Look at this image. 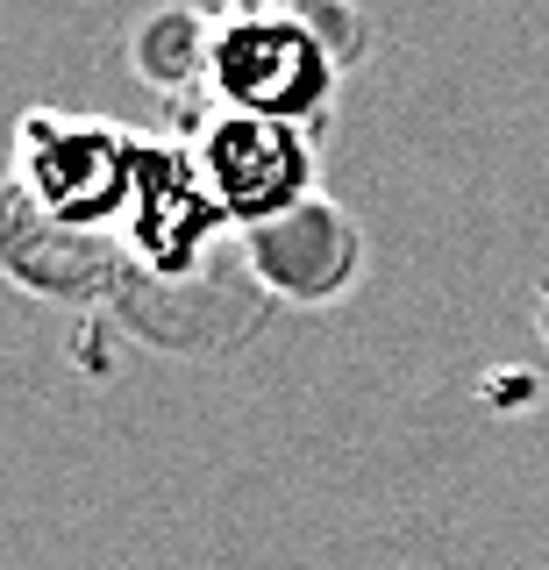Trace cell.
<instances>
[{"label":"cell","instance_id":"cell-1","mask_svg":"<svg viewBox=\"0 0 549 570\" xmlns=\"http://www.w3.org/2000/svg\"><path fill=\"white\" fill-rule=\"evenodd\" d=\"M207 29L215 36H207L200 115L207 107H236V115L322 129L335 86H343V50L329 43L314 0H215Z\"/></svg>","mask_w":549,"mask_h":570},{"label":"cell","instance_id":"cell-2","mask_svg":"<svg viewBox=\"0 0 549 570\" xmlns=\"http://www.w3.org/2000/svg\"><path fill=\"white\" fill-rule=\"evenodd\" d=\"M136 200V136L108 121L50 115L29 107L14 129V228L65 243H108L121 249V222ZM129 264V257H121Z\"/></svg>","mask_w":549,"mask_h":570},{"label":"cell","instance_id":"cell-3","mask_svg":"<svg viewBox=\"0 0 549 570\" xmlns=\"http://www.w3.org/2000/svg\"><path fill=\"white\" fill-rule=\"evenodd\" d=\"M186 150L200 165L215 207L236 222V236L272 228L286 214L322 200V157H314V129L272 115H236V107H207L186 121Z\"/></svg>","mask_w":549,"mask_h":570},{"label":"cell","instance_id":"cell-4","mask_svg":"<svg viewBox=\"0 0 549 570\" xmlns=\"http://www.w3.org/2000/svg\"><path fill=\"white\" fill-rule=\"evenodd\" d=\"M228 236H236V222L215 207L186 136H136V200L121 222L129 272L157 285H193Z\"/></svg>","mask_w":549,"mask_h":570},{"label":"cell","instance_id":"cell-5","mask_svg":"<svg viewBox=\"0 0 549 570\" xmlns=\"http://www.w3.org/2000/svg\"><path fill=\"white\" fill-rule=\"evenodd\" d=\"M243 257H251V272L286 299H335L357 278V228H350V214L314 200V207H300L272 228H251V236H243Z\"/></svg>","mask_w":549,"mask_h":570},{"label":"cell","instance_id":"cell-6","mask_svg":"<svg viewBox=\"0 0 549 570\" xmlns=\"http://www.w3.org/2000/svg\"><path fill=\"white\" fill-rule=\"evenodd\" d=\"M207 36H215L207 29V8H157L129 43L136 79L157 86L171 107H193V115H200V100H207Z\"/></svg>","mask_w":549,"mask_h":570}]
</instances>
